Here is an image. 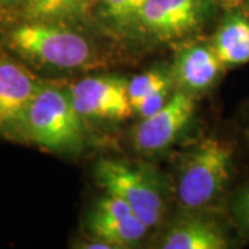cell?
I'll return each mask as SVG.
<instances>
[{"label":"cell","instance_id":"cell-1","mask_svg":"<svg viewBox=\"0 0 249 249\" xmlns=\"http://www.w3.org/2000/svg\"><path fill=\"white\" fill-rule=\"evenodd\" d=\"M91 31L98 29L53 21H11L0 25V47L39 76L55 79L108 65L109 54Z\"/></svg>","mask_w":249,"mask_h":249},{"label":"cell","instance_id":"cell-2","mask_svg":"<svg viewBox=\"0 0 249 249\" xmlns=\"http://www.w3.org/2000/svg\"><path fill=\"white\" fill-rule=\"evenodd\" d=\"M247 142V136L240 140L220 132L196 140L181 154L172 188L180 212L224 209L234 188L249 176L241 173L242 144Z\"/></svg>","mask_w":249,"mask_h":249},{"label":"cell","instance_id":"cell-3","mask_svg":"<svg viewBox=\"0 0 249 249\" xmlns=\"http://www.w3.org/2000/svg\"><path fill=\"white\" fill-rule=\"evenodd\" d=\"M9 140L71 155L89 142V124L72 104L67 83L45 78Z\"/></svg>","mask_w":249,"mask_h":249},{"label":"cell","instance_id":"cell-4","mask_svg":"<svg viewBox=\"0 0 249 249\" xmlns=\"http://www.w3.org/2000/svg\"><path fill=\"white\" fill-rule=\"evenodd\" d=\"M93 178L106 194L124 201L151 231L162 224L172 188L154 168L119 158H101L93 168Z\"/></svg>","mask_w":249,"mask_h":249},{"label":"cell","instance_id":"cell-5","mask_svg":"<svg viewBox=\"0 0 249 249\" xmlns=\"http://www.w3.org/2000/svg\"><path fill=\"white\" fill-rule=\"evenodd\" d=\"M227 0H145L133 43L178 46L212 31Z\"/></svg>","mask_w":249,"mask_h":249},{"label":"cell","instance_id":"cell-6","mask_svg":"<svg viewBox=\"0 0 249 249\" xmlns=\"http://www.w3.org/2000/svg\"><path fill=\"white\" fill-rule=\"evenodd\" d=\"M129 78L115 73H93L67 83L72 104L86 124H112L133 116L127 93Z\"/></svg>","mask_w":249,"mask_h":249},{"label":"cell","instance_id":"cell-7","mask_svg":"<svg viewBox=\"0 0 249 249\" xmlns=\"http://www.w3.org/2000/svg\"><path fill=\"white\" fill-rule=\"evenodd\" d=\"M242 247L226 209L180 212L157 241L160 249H231Z\"/></svg>","mask_w":249,"mask_h":249},{"label":"cell","instance_id":"cell-8","mask_svg":"<svg viewBox=\"0 0 249 249\" xmlns=\"http://www.w3.org/2000/svg\"><path fill=\"white\" fill-rule=\"evenodd\" d=\"M196 101L181 90L155 114L139 119L132 130V145L142 155H158L168 151L191 124L196 116Z\"/></svg>","mask_w":249,"mask_h":249},{"label":"cell","instance_id":"cell-9","mask_svg":"<svg viewBox=\"0 0 249 249\" xmlns=\"http://www.w3.org/2000/svg\"><path fill=\"white\" fill-rule=\"evenodd\" d=\"M170 67L176 89L196 100L217 89L227 72L214 53L209 36H198L178 45Z\"/></svg>","mask_w":249,"mask_h":249},{"label":"cell","instance_id":"cell-10","mask_svg":"<svg viewBox=\"0 0 249 249\" xmlns=\"http://www.w3.org/2000/svg\"><path fill=\"white\" fill-rule=\"evenodd\" d=\"M83 227L85 235L106 241L115 249L133 248L151 232L124 201L106 193L88 211Z\"/></svg>","mask_w":249,"mask_h":249},{"label":"cell","instance_id":"cell-11","mask_svg":"<svg viewBox=\"0 0 249 249\" xmlns=\"http://www.w3.org/2000/svg\"><path fill=\"white\" fill-rule=\"evenodd\" d=\"M43 79L0 47V137L9 140Z\"/></svg>","mask_w":249,"mask_h":249},{"label":"cell","instance_id":"cell-12","mask_svg":"<svg viewBox=\"0 0 249 249\" xmlns=\"http://www.w3.org/2000/svg\"><path fill=\"white\" fill-rule=\"evenodd\" d=\"M208 36L227 71L249 64V13L240 0L226 1Z\"/></svg>","mask_w":249,"mask_h":249},{"label":"cell","instance_id":"cell-13","mask_svg":"<svg viewBox=\"0 0 249 249\" xmlns=\"http://www.w3.org/2000/svg\"><path fill=\"white\" fill-rule=\"evenodd\" d=\"M94 6L96 0H18L3 24L11 21H53L98 29L94 21Z\"/></svg>","mask_w":249,"mask_h":249},{"label":"cell","instance_id":"cell-14","mask_svg":"<svg viewBox=\"0 0 249 249\" xmlns=\"http://www.w3.org/2000/svg\"><path fill=\"white\" fill-rule=\"evenodd\" d=\"M144 3L145 0H96V25L104 35L133 43Z\"/></svg>","mask_w":249,"mask_h":249},{"label":"cell","instance_id":"cell-15","mask_svg":"<svg viewBox=\"0 0 249 249\" xmlns=\"http://www.w3.org/2000/svg\"><path fill=\"white\" fill-rule=\"evenodd\" d=\"M168 85H175L170 64H160L140 73H136L134 76L129 78L127 82V93L130 98V104L133 106L134 103L142 100L144 96Z\"/></svg>","mask_w":249,"mask_h":249},{"label":"cell","instance_id":"cell-16","mask_svg":"<svg viewBox=\"0 0 249 249\" xmlns=\"http://www.w3.org/2000/svg\"><path fill=\"white\" fill-rule=\"evenodd\" d=\"M224 209L238 232L242 245L249 244V176L234 188Z\"/></svg>","mask_w":249,"mask_h":249},{"label":"cell","instance_id":"cell-17","mask_svg":"<svg viewBox=\"0 0 249 249\" xmlns=\"http://www.w3.org/2000/svg\"><path fill=\"white\" fill-rule=\"evenodd\" d=\"M175 91H176L175 85L162 86L160 89L154 90L150 94L144 96L142 100H139L137 103H134L132 106L133 114L136 116H139V119L147 118V116L155 114L157 111H160V108L169 101Z\"/></svg>","mask_w":249,"mask_h":249},{"label":"cell","instance_id":"cell-18","mask_svg":"<svg viewBox=\"0 0 249 249\" xmlns=\"http://www.w3.org/2000/svg\"><path fill=\"white\" fill-rule=\"evenodd\" d=\"M17 1L18 0H0V24H3L9 18Z\"/></svg>","mask_w":249,"mask_h":249},{"label":"cell","instance_id":"cell-19","mask_svg":"<svg viewBox=\"0 0 249 249\" xmlns=\"http://www.w3.org/2000/svg\"><path fill=\"white\" fill-rule=\"evenodd\" d=\"M240 127L242 129V132L245 133V136H247V139H248L249 142V100L248 103L245 104L244 109H242V112H241Z\"/></svg>","mask_w":249,"mask_h":249},{"label":"cell","instance_id":"cell-20","mask_svg":"<svg viewBox=\"0 0 249 249\" xmlns=\"http://www.w3.org/2000/svg\"><path fill=\"white\" fill-rule=\"evenodd\" d=\"M241 3H242V6L245 7V9L248 10V13H249V0H240Z\"/></svg>","mask_w":249,"mask_h":249}]
</instances>
